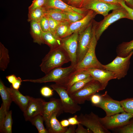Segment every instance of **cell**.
I'll list each match as a JSON object with an SVG mask.
<instances>
[{
  "label": "cell",
  "mask_w": 133,
  "mask_h": 133,
  "mask_svg": "<svg viewBox=\"0 0 133 133\" xmlns=\"http://www.w3.org/2000/svg\"><path fill=\"white\" fill-rule=\"evenodd\" d=\"M70 61L68 54L61 47L50 50L42 59L39 66L42 71L46 74L52 69L61 67Z\"/></svg>",
  "instance_id": "6da1fadb"
},
{
  "label": "cell",
  "mask_w": 133,
  "mask_h": 133,
  "mask_svg": "<svg viewBox=\"0 0 133 133\" xmlns=\"http://www.w3.org/2000/svg\"><path fill=\"white\" fill-rule=\"evenodd\" d=\"M76 70L75 67L71 65L66 67H58L51 70L42 78L35 79H25L23 81L40 83L53 82L60 85Z\"/></svg>",
  "instance_id": "7a4b0ae2"
},
{
  "label": "cell",
  "mask_w": 133,
  "mask_h": 133,
  "mask_svg": "<svg viewBox=\"0 0 133 133\" xmlns=\"http://www.w3.org/2000/svg\"><path fill=\"white\" fill-rule=\"evenodd\" d=\"M93 23V34L89 49L82 60L76 66V70H85L91 68L105 69L104 65L99 61L96 55L95 49L97 41L95 35V22L94 21Z\"/></svg>",
  "instance_id": "3957f363"
},
{
  "label": "cell",
  "mask_w": 133,
  "mask_h": 133,
  "mask_svg": "<svg viewBox=\"0 0 133 133\" xmlns=\"http://www.w3.org/2000/svg\"><path fill=\"white\" fill-rule=\"evenodd\" d=\"M112 12L104 17V19L100 22H96L95 35L98 41L103 32L111 24L122 18L128 19V13L123 7L113 10Z\"/></svg>",
  "instance_id": "277c9868"
},
{
  "label": "cell",
  "mask_w": 133,
  "mask_h": 133,
  "mask_svg": "<svg viewBox=\"0 0 133 133\" xmlns=\"http://www.w3.org/2000/svg\"><path fill=\"white\" fill-rule=\"evenodd\" d=\"M133 54V51L125 57L117 56L111 62L104 65L105 69L114 73L118 79L124 77L127 74L130 67V60Z\"/></svg>",
  "instance_id": "5b68a950"
},
{
  "label": "cell",
  "mask_w": 133,
  "mask_h": 133,
  "mask_svg": "<svg viewBox=\"0 0 133 133\" xmlns=\"http://www.w3.org/2000/svg\"><path fill=\"white\" fill-rule=\"evenodd\" d=\"M104 89L99 82L93 79L70 96L78 104H83L86 101L90 100L93 95Z\"/></svg>",
  "instance_id": "8992f818"
},
{
  "label": "cell",
  "mask_w": 133,
  "mask_h": 133,
  "mask_svg": "<svg viewBox=\"0 0 133 133\" xmlns=\"http://www.w3.org/2000/svg\"><path fill=\"white\" fill-rule=\"evenodd\" d=\"M50 86L59 96L64 112L73 114L81 110V106L69 95L65 88L55 83Z\"/></svg>",
  "instance_id": "52a82bcc"
},
{
  "label": "cell",
  "mask_w": 133,
  "mask_h": 133,
  "mask_svg": "<svg viewBox=\"0 0 133 133\" xmlns=\"http://www.w3.org/2000/svg\"><path fill=\"white\" fill-rule=\"evenodd\" d=\"M94 28L93 20L84 30L79 34L77 64L82 60L89 49L93 36Z\"/></svg>",
  "instance_id": "ba28073f"
},
{
  "label": "cell",
  "mask_w": 133,
  "mask_h": 133,
  "mask_svg": "<svg viewBox=\"0 0 133 133\" xmlns=\"http://www.w3.org/2000/svg\"><path fill=\"white\" fill-rule=\"evenodd\" d=\"M133 118V114L124 112L113 115L103 117H100V121L104 126L108 130L120 128L128 123Z\"/></svg>",
  "instance_id": "9c48e42d"
},
{
  "label": "cell",
  "mask_w": 133,
  "mask_h": 133,
  "mask_svg": "<svg viewBox=\"0 0 133 133\" xmlns=\"http://www.w3.org/2000/svg\"><path fill=\"white\" fill-rule=\"evenodd\" d=\"M80 124L90 130L93 133H110L101 123L100 117L93 112L89 114L82 113L78 116Z\"/></svg>",
  "instance_id": "30bf717a"
},
{
  "label": "cell",
  "mask_w": 133,
  "mask_h": 133,
  "mask_svg": "<svg viewBox=\"0 0 133 133\" xmlns=\"http://www.w3.org/2000/svg\"><path fill=\"white\" fill-rule=\"evenodd\" d=\"M122 7L120 4L109 3L101 0H84L80 8L92 10L104 17L108 14L110 11Z\"/></svg>",
  "instance_id": "8fae6325"
},
{
  "label": "cell",
  "mask_w": 133,
  "mask_h": 133,
  "mask_svg": "<svg viewBox=\"0 0 133 133\" xmlns=\"http://www.w3.org/2000/svg\"><path fill=\"white\" fill-rule=\"evenodd\" d=\"M78 32L62 39V47L68 54L70 59L71 65L76 66L77 64V54Z\"/></svg>",
  "instance_id": "7c38bea8"
},
{
  "label": "cell",
  "mask_w": 133,
  "mask_h": 133,
  "mask_svg": "<svg viewBox=\"0 0 133 133\" xmlns=\"http://www.w3.org/2000/svg\"><path fill=\"white\" fill-rule=\"evenodd\" d=\"M101 96L100 101L95 106L103 109L106 113V116H110L125 112L120 101L113 99L108 95L107 91Z\"/></svg>",
  "instance_id": "4fadbf2b"
},
{
  "label": "cell",
  "mask_w": 133,
  "mask_h": 133,
  "mask_svg": "<svg viewBox=\"0 0 133 133\" xmlns=\"http://www.w3.org/2000/svg\"><path fill=\"white\" fill-rule=\"evenodd\" d=\"M85 70L94 80L99 82L104 89L110 80L116 79L114 73L106 69L91 68Z\"/></svg>",
  "instance_id": "5bb4252c"
},
{
  "label": "cell",
  "mask_w": 133,
  "mask_h": 133,
  "mask_svg": "<svg viewBox=\"0 0 133 133\" xmlns=\"http://www.w3.org/2000/svg\"><path fill=\"white\" fill-rule=\"evenodd\" d=\"M28 104L23 115L26 121H29L34 116L39 114L42 116L45 101L41 98H35L29 96Z\"/></svg>",
  "instance_id": "9a60e30c"
},
{
  "label": "cell",
  "mask_w": 133,
  "mask_h": 133,
  "mask_svg": "<svg viewBox=\"0 0 133 133\" xmlns=\"http://www.w3.org/2000/svg\"><path fill=\"white\" fill-rule=\"evenodd\" d=\"M97 14L94 11L89 10L87 14L82 19L75 22L71 23L66 35V37L76 32L79 34L92 21Z\"/></svg>",
  "instance_id": "2e32d148"
},
{
  "label": "cell",
  "mask_w": 133,
  "mask_h": 133,
  "mask_svg": "<svg viewBox=\"0 0 133 133\" xmlns=\"http://www.w3.org/2000/svg\"><path fill=\"white\" fill-rule=\"evenodd\" d=\"M0 94L2 101L0 109V126H1L13 101L7 87L1 80L0 81Z\"/></svg>",
  "instance_id": "e0dca14e"
},
{
  "label": "cell",
  "mask_w": 133,
  "mask_h": 133,
  "mask_svg": "<svg viewBox=\"0 0 133 133\" xmlns=\"http://www.w3.org/2000/svg\"><path fill=\"white\" fill-rule=\"evenodd\" d=\"M55 112H57L59 116L64 112L60 99L52 98L49 101H45L44 104L42 116L45 123L51 114Z\"/></svg>",
  "instance_id": "ac0fdd59"
},
{
  "label": "cell",
  "mask_w": 133,
  "mask_h": 133,
  "mask_svg": "<svg viewBox=\"0 0 133 133\" xmlns=\"http://www.w3.org/2000/svg\"><path fill=\"white\" fill-rule=\"evenodd\" d=\"M44 6L60 9L64 11H71L86 15L89 10L76 7L68 4L62 0H46Z\"/></svg>",
  "instance_id": "d6986e66"
},
{
  "label": "cell",
  "mask_w": 133,
  "mask_h": 133,
  "mask_svg": "<svg viewBox=\"0 0 133 133\" xmlns=\"http://www.w3.org/2000/svg\"><path fill=\"white\" fill-rule=\"evenodd\" d=\"M7 88L10 94L13 101L17 104L23 113H24L29 102V96L23 95L18 90L14 89L11 85L10 87H7Z\"/></svg>",
  "instance_id": "ffe728a7"
},
{
  "label": "cell",
  "mask_w": 133,
  "mask_h": 133,
  "mask_svg": "<svg viewBox=\"0 0 133 133\" xmlns=\"http://www.w3.org/2000/svg\"><path fill=\"white\" fill-rule=\"evenodd\" d=\"M90 76L85 70H76L63 83L59 85L65 88L67 91L75 83Z\"/></svg>",
  "instance_id": "44dd1931"
},
{
  "label": "cell",
  "mask_w": 133,
  "mask_h": 133,
  "mask_svg": "<svg viewBox=\"0 0 133 133\" xmlns=\"http://www.w3.org/2000/svg\"><path fill=\"white\" fill-rule=\"evenodd\" d=\"M59 116L57 112L52 113L50 117L47 122L45 123L46 129L49 133H65L67 127H63L60 122L57 119Z\"/></svg>",
  "instance_id": "7402d4cb"
},
{
  "label": "cell",
  "mask_w": 133,
  "mask_h": 133,
  "mask_svg": "<svg viewBox=\"0 0 133 133\" xmlns=\"http://www.w3.org/2000/svg\"><path fill=\"white\" fill-rule=\"evenodd\" d=\"M43 32L39 22H30V34L34 43L39 45L44 44L43 37Z\"/></svg>",
  "instance_id": "603a6c76"
},
{
  "label": "cell",
  "mask_w": 133,
  "mask_h": 133,
  "mask_svg": "<svg viewBox=\"0 0 133 133\" xmlns=\"http://www.w3.org/2000/svg\"><path fill=\"white\" fill-rule=\"evenodd\" d=\"M43 37L44 44L49 47L50 50L62 47V39L57 37L50 31L43 32Z\"/></svg>",
  "instance_id": "cb8c5ba5"
},
{
  "label": "cell",
  "mask_w": 133,
  "mask_h": 133,
  "mask_svg": "<svg viewBox=\"0 0 133 133\" xmlns=\"http://www.w3.org/2000/svg\"><path fill=\"white\" fill-rule=\"evenodd\" d=\"M133 51V39L128 42H123L119 45L116 49L117 56L125 57Z\"/></svg>",
  "instance_id": "d4e9b609"
},
{
  "label": "cell",
  "mask_w": 133,
  "mask_h": 133,
  "mask_svg": "<svg viewBox=\"0 0 133 133\" xmlns=\"http://www.w3.org/2000/svg\"><path fill=\"white\" fill-rule=\"evenodd\" d=\"M9 51L1 42L0 43V69L4 71L7 68L10 62Z\"/></svg>",
  "instance_id": "484cf974"
},
{
  "label": "cell",
  "mask_w": 133,
  "mask_h": 133,
  "mask_svg": "<svg viewBox=\"0 0 133 133\" xmlns=\"http://www.w3.org/2000/svg\"><path fill=\"white\" fill-rule=\"evenodd\" d=\"M44 7L45 8V15H48L58 21H68L63 11L57 9Z\"/></svg>",
  "instance_id": "4316f807"
},
{
  "label": "cell",
  "mask_w": 133,
  "mask_h": 133,
  "mask_svg": "<svg viewBox=\"0 0 133 133\" xmlns=\"http://www.w3.org/2000/svg\"><path fill=\"white\" fill-rule=\"evenodd\" d=\"M13 121L12 118V111H9L6 114L1 126L0 127L1 133H12Z\"/></svg>",
  "instance_id": "83f0119b"
},
{
  "label": "cell",
  "mask_w": 133,
  "mask_h": 133,
  "mask_svg": "<svg viewBox=\"0 0 133 133\" xmlns=\"http://www.w3.org/2000/svg\"><path fill=\"white\" fill-rule=\"evenodd\" d=\"M28 21L39 22L45 15L44 6L28 11Z\"/></svg>",
  "instance_id": "f1b7e54d"
},
{
  "label": "cell",
  "mask_w": 133,
  "mask_h": 133,
  "mask_svg": "<svg viewBox=\"0 0 133 133\" xmlns=\"http://www.w3.org/2000/svg\"><path fill=\"white\" fill-rule=\"evenodd\" d=\"M32 124L37 129L39 133H48L43 125L44 119L41 114L37 115L31 118L29 120Z\"/></svg>",
  "instance_id": "f546056e"
},
{
  "label": "cell",
  "mask_w": 133,
  "mask_h": 133,
  "mask_svg": "<svg viewBox=\"0 0 133 133\" xmlns=\"http://www.w3.org/2000/svg\"><path fill=\"white\" fill-rule=\"evenodd\" d=\"M93 80L91 76L74 84L67 91L70 96L83 88L87 83Z\"/></svg>",
  "instance_id": "4dcf8cb0"
},
{
  "label": "cell",
  "mask_w": 133,
  "mask_h": 133,
  "mask_svg": "<svg viewBox=\"0 0 133 133\" xmlns=\"http://www.w3.org/2000/svg\"><path fill=\"white\" fill-rule=\"evenodd\" d=\"M71 23L67 21L62 22L57 27L55 35L62 39L66 37V36Z\"/></svg>",
  "instance_id": "1f68e13d"
},
{
  "label": "cell",
  "mask_w": 133,
  "mask_h": 133,
  "mask_svg": "<svg viewBox=\"0 0 133 133\" xmlns=\"http://www.w3.org/2000/svg\"><path fill=\"white\" fill-rule=\"evenodd\" d=\"M68 21L71 23L80 20L83 18L86 15L82 14L73 11H64Z\"/></svg>",
  "instance_id": "d6a6232c"
},
{
  "label": "cell",
  "mask_w": 133,
  "mask_h": 133,
  "mask_svg": "<svg viewBox=\"0 0 133 133\" xmlns=\"http://www.w3.org/2000/svg\"><path fill=\"white\" fill-rule=\"evenodd\" d=\"M120 102L125 112L133 114V98L124 100Z\"/></svg>",
  "instance_id": "836d02e7"
},
{
  "label": "cell",
  "mask_w": 133,
  "mask_h": 133,
  "mask_svg": "<svg viewBox=\"0 0 133 133\" xmlns=\"http://www.w3.org/2000/svg\"><path fill=\"white\" fill-rule=\"evenodd\" d=\"M45 15L48 20L50 31L55 35L56 30L62 22L56 20L47 15Z\"/></svg>",
  "instance_id": "e575fe53"
},
{
  "label": "cell",
  "mask_w": 133,
  "mask_h": 133,
  "mask_svg": "<svg viewBox=\"0 0 133 133\" xmlns=\"http://www.w3.org/2000/svg\"><path fill=\"white\" fill-rule=\"evenodd\" d=\"M118 132L120 133H133V120L130 121L125 125L117 128Z\"/></svg>",
  "instance_id": "d590c367"
},
{
  "label": "cell",
  "mask_w": 133,
  "mask_h": 133,
  "mask_svg": "<svg viewBox=\"0 0 133 133\" xmlns=\"http://www.w3.org/2000/svg\"><path fill=\"white\" fill-rule=\"evenodd\" d=\"M46 0H33L31 5L28 7V11L43 7Z\"/></svg>",
  "instance_id": "8d00e7d4"
},
{
  "label": "cell",
  "mask_w": 133,
  "mask_h": 133,
  "mask_svg": "<svg viewBox=\"0 0 133 133\" xmlns=\"http://www.w3.org/2000/svg\"><path fill=\"white\" fill-rule=\"evenodd\" d=\"M39 23L43 32L50 31L48 20L45 15L41 18Z\"/></svg>",
  "instance_id": "74e56055"
},
{
  "label": "cell",
  "mask_w": 133,
  "mask_h": 133,
  "mask_svg": "<svg viewBox=\"0 0 133 133\" xmlns=\"http://www.w3.org/2000/svg\"><path fill=\"white\" fill-rule=\"evenodd\" d=\"M53 89H52L47 86L42 87L40 90V93L43 96L49 97L52 96L53 94Z\"/></svg>",
  "instance_id": "f35d334b"
},
{
  "label": "cell",
  "mask_w": 133,
  "mask_h": 133,
  "mask_svg": "<svg viewBox=\"0 0 133 133\" xmlns=\"http://www.w3.org/2000/svg\"><path fill=\"white\" fill-rule=\"evenodd\" d=\"M127 11L128 14V19L133 20V9L128 6L123 0H122L120 4Z\"/></svg>",
  "instance_id": "ab89813d"
},
{
  "label": "cell",
  "mask_w": 133,
  "mask_h": 133,
  "mask_svg": "<svg viewBox=\"0 0 133 133\" xmlns=\"http://www.w3.org/2000/svg\"><path fill=\"white\" fill-rule=\"evenodd\" d=\"M101 100V95L95 94L91 96L90 100H91L92 104L95 106L100 102Z\"/></svg>",
  "instance_id": "60d3db41"
},
{
  "label": "cell",
  "mask_w": 133,
  "mask_h": 133,
  "mask_svg": "<svg viewBox=\"0 0 133 133\" xmlns=\"http://www.w3.org/2000/svg\"><path fill=\"white\" fill-rule=\"evenodd\" d=\"M84 0H68V4L74 7L80 8Z\"/></svg>",
  "instance_id": "b9f144b4"
},
{
  "label": "cell",
  "mask_w": 133,
  "mask_h": 133,
  "mask_svg": "<svg viewBox=\"0 0 133 133\" xmlns=\"http://www.w3.org/2000/svg\"><path fill=\"white\" fill-rule=\"evenodd\" d=\"M83 125L81 124L77 125V127L76 129V133H92V132L88 129L84 128Z\"/></svg>",
  "instance_id": "7bdbcfd3"
},
{
  "label": "cell",
  "mask_w": 133,
  "mask_h": 133,
  "mask_svg": "<svg viewBox=\"0 0 133 133\" xmlns=\"http://www.w3.org/2000/svg\"><path fill=\"white\" fill-rule=\"evenodd\" d=\"M23 81L19 77H17L15 81L11 85L12 87L14 89L18 90L21 82Z\"/></svg>",
  "instance_id": "ee69618b"
},
{
  "label": "cell",
  "mask_w": 133,
  "mask_h": 133,
  "mask_svg": "<svg viewBox=\"0 0 133 133\" xmlns=\"http://www.w3.org/2000/svg\"><path fill=\"white\" fill-rule=\"evenodd\" d=\"M68 120L70 125H76L80 123L78 120V116L76 115L69 117Z\"/></svg>",
  "instance_id": "f6af8a7d"
},
{
  "label": "cell",
  "mask_w": 133,
  "mask_h": 133,
  "mask_svg": "<svg viewBox=\"0 0 133 133\" xmlns=\"http://www.w3.org/2000/svg\"><path fill=\"white\" fill-rule=\"evenodd\" d=\"M6 78L8 82L12 84L15 81L17 77L15 75L12 74L6 76Z\"/></svg>",
  "instance_id": "bcb514c9"
},
{
  "label": "cell",
  "mask_w": 133,
  "mask_h": 133,
  "mask_svg": "<svg viewBox=\"0 0 133 133\" xmlns=\"http://www.w3.org/2000/svg\"><path fill=\"white\" fill-rule=\"evenodd\" d=\"M76 125H70L69 128H67L65 133H75Z\"/></svg>",
  "instance_id": "7dc6e473"
},
{
  "label": "cell",
  "mask_w": 133,
  "mask_h": 133,
  "mask_svg": "<svg viewBox=\"0 0 133 133\" xmlns=\"http://www.w3.org/2000/svg\"><path fill=\"white\" fill-rule=\"evenodd\" d=\"M107 3L117 4H120V3L122 0H101Z\"/></svg>",
  "instance_id": "c3c4849f"
},
{
  "label": "cell",
  "mask_w": 133,
  "mask_h": 133,
  "mask_svg": "<svg viewBox=\"0 0 133 133\" xmlns=\"http://www.w3.org/2000/svg\"><path fill=\"white\" fill-rule=\"evenodd\" d=\"M61 125L63 127H67L70 125L68 119L62 120L60 122Z\"/></svg>",
  "instance_id": "681fc988"
},
{
  "label": "cell",
  "mask_w": 133,
  "mask_h": 133,
  "mask_svg": "<svg viewBox=\"0 0 133 133\" xmlns=\"http://www.w3.org/2000/svg\"><path fill=\"white\" fill-rule=\"evenodd\" d=\"M129 7L133 9V0H123Z\"/></svg>",
  "instance_id": "f907efd6"
},
{
  "label": "cell",
  "mask_w": 133,
  "mask_h": 133,
  "mask_svg": "<svg viewBox=\"0 0 133 133\" xmlns=\"http://www.w3.org/2000/svg\"><path fill=\"white\" fill-rule=\"evenodd\" d=\"M62 0L64 1L65 2L68 4V0Z\"/></svg>",
  "instance_id": "816d5d0a"
}]
</instances>
